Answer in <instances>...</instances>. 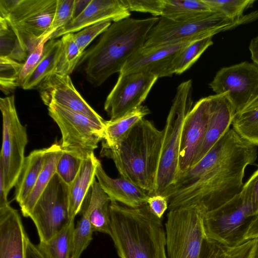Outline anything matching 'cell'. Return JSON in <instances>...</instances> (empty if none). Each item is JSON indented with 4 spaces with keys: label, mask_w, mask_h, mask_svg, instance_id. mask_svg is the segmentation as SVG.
I'll list each match as a JSON object with an SVG mask.
<instances>
[{
    "label": "cell",
    "mask_w": 258,
    "mask_h": 258,
    "mask_svg": "<svg viewBox=\"0 0 258 258\" xmlns=\"http://www.w3.org/2000/svg\"><path fill=\"white\" fill-rule=\"evenodd\" d=\"M209 85L217 94L226 93L239 111L258 96V66L243 61L222 68Z\"/></svg>",
    "instance_id": "4fadbf2b"
},
{
    "label": "cell",
    "mask_w": 258,
    "mask_h": 258,
    "mask_svg": "<svg viewBox=\"0 0 258 258\" xmlns=\"http://www.w3.org/2000/svg\"><path fill=\"white\" fill-rule=\"evenodd\" d=\"M82 161L63 151L57 164L56 174L70 186L79 172Z\"/></svg>",
    "instance_id": "74e56055"
},
{
    "label": "cell",
    "mask_w": 258,
    "mask_h": 258,
    "mask_svg": "<svg viewBox=\"0 0 258 258\" xmlns=\"http://www.w3.org/2000/svg\"><path fill=\"white\" fill-rule=\"evenodd\" d=\"M258 238V213L252 219L244 236L245 241Z\"/></svg>",
    "instance_id": "f6af8a7d"
},
{
    "label": "cell",
    "mask_w": 258,
    "mask_h": 258,
    "mask_svg": "<svg viewBox=\"0 0 258 258\" xmlns=\"http://www.w3.org/2000/svg\"><path fill=\"white\" fill-rule=\"evenodd\" d=\"M208 97L210 115L207 130L191 166L199 162L231 128L236 112L226 93L216 94Z\"/></svg>",
    "instance_id": "d6986e66"
},
{
    "label": "cell",
    "mask_w": 258,
    "mask_h": 258,
    "mask_svg": "<svg viewBox=\"0 0 258 258\" xmlns=\"http://www.w3.org/2000/svg\"><path fill=\"white\" fill-rule=\"evenodd\" d=\"M157 79L147 73L119 74L104 103L109 120L118 119L141 106Z\"/></svg>",
    "instance_id": "5bb4252c"
},
{
    "label": "cell",
    "mask_w": 258,
    "mask_h": 258,
    "mask_svg": "<svg viewBox=\"0 0 258 258\" xmlns=\"http://www.w3.org/2000/svg\"><path fill=\"white\" fill-rule=\"evenodd\" d=\"M48 41L47 39H44L42 41L37 47L28 54L26 60L23 62V66L19 78L20 86H22L25 80L34 70L39 63L43 53L45 44Z\"/></svg>",
    "instance_id": "7bdbcfd3"
},
{
    "label": "cell",
    "mask_w": 258,
    "mask_h": 258,
    "mask_svg": "<svg viewBox=\"0 0 258 258\" xmlns=\"http://www.w3.org/2000/svg\"><path fill=\"white\" fill-rule=\"evenodd\" d=\"M252 258H258V238H255Z\"/></svg>",
    "instance_id": "f907efd6"
},
{
    "label": "cell",
    "mask_w": 258,
    "mask_h": 258,
    "mask_svg": "<svg viewBox=\"0 0 258 258\" xmlns=\"http://www.w3.org/2000/svg\"><path fill=\"white\" fill-rule=\"evenodd\" d=\"M43 103H55L85 115L105 124L106 120L96 112L74 87L70 75L53 72L38 88Z\"/></svg>",
    "instance_id": "2e32d148"
},
{
    "label": "cell",
    "mask_w": 258,
    "mask_h": 258,
    "mask_svg": "<svg viewBox=\"0 0 258 258\" xmlns=\"http://www.w3.org/2000/svg\"><path fill=\"white\" fill-rule=\"evenodd\" d=\"M49 147L34 150L25 157L15 186L14 199L19 206L31 194L43 168Z\"/></svg>",
    "instance_id": "603a6c76"
},
{
    "label": "cell",
    "mask_w": 258,
    "mask_h": 258,
    "mask_svg": "<svg viewBox=\"0 0 258 258\" xmlns=\"http://www.w3.org/2000/svg\"><path fill=\"white\" fill-rule=\"evenodd\" d=\"M111 199L104 191L96 178L89 191L87 208L93 232L110 235L111 221L109 205Z\"/></svg>",
    "instance_id": "cb8c5ba5"
},
{
    "label": "cell",
    "mask_w": 258,
    "mask_h": 258,
    "mask_svg": "<svg viewBox=\"0 0 258 258\" xmlns=\"http://www.w3.org/2000/svg\"><path fill=\"white\" fill-rule=\"evenodd\" d=\"M75 3V0H57L49 37L66 27L73 19Z\"/></svg>",
    "instance_id": "f35d334b"
},
{
    "label": "cell",
    "mask_w": 258,
    "mask_h": 258,
    "mask_svg": "<svg viewBox=\"0 0 258 258\" xmlns=\"http://www.w3.org/2000/svg\"><path fill=\"white\" fill-rule=\"evenodd\" d=\"M0 56L20 62L25 61L28 55L27 51L7 21L2 18H0Z\"/></svg>",
    "instance_id": "1f68e13d"
},
{
    "label": "cell",
    "mask_w": 258,
    "mask_h": 258,
    "mask_svg": "<svg viewBox=\"0 0 258 258\" xmlns=\"http://www.w3.org/2000/svg\"><path fill=\"white\" fill-rule=\"evenodd\" d=\"M3 117V140L0 165L4 170L5 190L8 196L18 180L25 158V149L28 139L16 110L14 95L0 98Z\"/></svg>",
    "instance_id": "30bf717a"
},
{
    "label": "cell",
    "mask_w": 258,
    "mask_h": 258,
    "mask_svg": "<svg viewBox=\"0 0 258 258\" xmlns=\"http://www.w3.org/2000/svg\"><path fill=\"white\" fill-rule=\"evenodd\" d=\"M90 1V0H75L73 19L83 11Z\"/></svg>",
    "instance_id": "681fc988"
},
{
    "label": "cell",
    "mask_w": 258,
    "mask_h": 258,
    "mask_svg": "<svg viewBox=\"0 0 258 258\" xmlns=\"http://www.w3.org/2000/svg\"><path fill=\"white\" fill-rule=\"evenodd\" d=\"M63 153L60 143L49 147L43 168L31 194L20 207L24 217H29L38 200L56 173L58 161Z\"/></svg>",
    "instance_id": "d4e9b609"
},
{
    "label": "cell",
    "mask_w": 258,
    "mask_h": 258,
    "mask_svg": "<svg viewBox=\"0 0 258 258\" xmlns=\"http://www.w3.org/2000/svg\"><path fill=\"white\" fill-rule=\"evenodd\" d=\"M159 18H128L111 24L98 42L84 52L80 60L79 64L85 62L87 80L98 86L119 73L126 60L144 46L149 32Z\"/></svg>",
    "instance_id": "3957f363"
},
{
    "label": "cell",
    "mask_w": 258,
    "mask_h": 258,
    "mask_svg": "<svg viewBox=\"0 0 258 258\" xmlns=\"http://www.w3.org/2000/svg\"><path fill=\"white\" fill-rule=\"evenodd\" d=\"M209 115L208 97L197 101L187 114L182 134L178 177L191 166L203 141Z\"/></svg>",
    "instance_id": "e0dca14e"
},
{
    "label": "cell",
    "mask_w": 258,
    "mask_h": 258,
    "mask_svg": "<svg viewBox=\"0 0 258 258\" xmlns=\"http://www.w3.org/2000/svg\"><path fill=\"white\" fill-rule=\"evenodd\" d=\"M29 239L18 211L0 207V258H25Z\"/></svg>",
    "instance_id": "ffe728a7"
},
{
    "label": "cell",
    "mask_w": 258,
    "mask_h": 258,
    "mask_svg": "<svg viewBox=\"0 0 258 258\" xmlns=\"http://www.w3.org/2000/svg\"><path fill=\"white\" fill-rule=\"evenodd\" d=\"M214 12L235 20L241 18L245 10L251 7L254 0H205Z\"/></svg>",
    "instance_id": "8d00e7d4"
},
{
    "label": "cell",
    "mask_w": 258,
    "mask_h": 258,
    "mask_svg": "<svg viewBox=\"0 0 258 258\" xmlns=\"http://www.w3.org/2000/svg\"><path fill=\"white\" fill-rule=\"evenodd\" d=\"M214 12L205 0H163L162 17L179 21L194 19Z\"/></svg>",
    "instance_id": "4316f807"
},
{
    "label": "cell",
    "mask_w": 258,
    "mask_h": 258,
    "mask_svg": "<svg viewBox=\"0 0 258 258\" xmlns=\"http://www.w3.org/2000/svg\"><path fill=\"white\" fill-rule=\"evenodd\" d=\"M23 62L0 56V89L5 95L20 86L19 78Z\"/></svg>",
    "instance_id": "e575fe53"
},
{
    "label": "cell",
    "mask_w": 258,
    "mask_h": 258,
    "mask_svg": "<svg viewBox=\"0 0 258 258\" xmlns=\"http://www.w3.org/2000/svg\"><path fill=\"white\" fill-rule=\"evenodd\" d=\"M147 204L151 212L159 219H161L165 212L168 209V201L162 195L149 196Z\"/></svg>",
    "instance_id": "ee69618b"
},
{
    "label": "cell",
    "mask_w": 258,
    "mask_h": 258,
    "mask_svg": "<svg viewBox=\"0 0 258 258\" xmlns=\"http://www.w3.org/2000/svg\"><path fill=\"white\" fill-rule=\"evenodd\" d=\"M257 19V11L235 20L218 12L197 19L179 21L161 17L149 32L143 47H157L213 36Z\"/></svg>",
    "instance_id": "52a82bcc"
},
{
    "label": "cell",
    "mask_w": 258,
    "mask_h": 258,
    "mask_svg": "<svg viewBox=\"0 0 258 258\" xmlns=\"http://www.w3.org/2000/svg\"><path fill=\"white\" fill-rule=\"evenodd\" d=\"M130 11L148 13L154 17L162 14L163 0H123Z\"/></svg>",
    "instance_id": "b9f144b4"
},
{
    "label": "cell",
    "mask_w": 258,
    "mask_h": 258,
    "mask_svg": "<svg viewBox=\"0 0 258 258\" xmlns=\"http://www.w3.org/2000/svg\"><path fill=\"white\" fill-rule=\"evenodd\" d=\"M69 187L55 173L34 206L29 217L36 227L39 241H48L71 222Z\"/></svg>",
    "instance_id": "7c38bea8"
},
{
    "label": "cell",
    "mask_w": 258,
    "mask_h": 258,
    "mask_svg": "<svg viewBox=\"0 0 258 258\" xmlns=\"http://www.w3.org/2000/svg\"><path fill=\"white\" fill-rule=\"evenodd\" d=\"M255 239L230 246L205 237L200 258H252Z\"/></svg>",
    "instance_id": "4dcf8cb0"
},
{
    "label": "cell",
    "mask_w": 258,
    "mask_h": 258,
    "mask_svg": "<svg viewBox=\"0 0 258 258\" xmlns=\"http://www.w3.org/2000/svg\"><path fill=\"white\" fill-rule=\"evenodd\" d=\"M57 0H0V18L29 54L42 41L49 40Z\"/></svg>",
    "instance_id": "8992f818"
},
{
    "label": "cell",
    "mask_w": 258,
    "mask_h": 258,
    "mask_svg": "<svg viewBox=\"0 0 258 258\" xmlns=\"http://www.w3.org/2000/svg\"><path fill=\"white\" fill-rule=\"evenodd\" d=\"M213 36L195 40L181 49L174 59L173 74H181L188 69L213 43Z\"/></svg>",
    "instance_id": "836d02e7"
},
{
    "label": "cell",
    "mask_w": 258,
    "mask_h": 258,
    "mask_svg": "<svg viewBox=\"0 0 258 258\" xmlns=\"http://www.w3.org/2000/svg\"><path fill=\"white\" fill-rule=\"evenodd\" d=\"M93 229L86 207L74 231V258H80L92 240Z\"/></svg>",
    "instance_id": "d590c367"
},
{
    "label": "cell",
    "mask_w": 258,
    "mask_h": 258,
    "mask_svg": "<svg viewBox=\"0 0 258 258\" xmlns=\"http://www.w3.org/2000/svg\"><path fill=\"white\" fill-rule=\"evenodd\" d=\"M239 196L244 202L253 208L256 215L258 213V168L244 183Z\"/></svg>",
    "instance_id": "60d3db41"
},
{
    "label": "cell",
    "mask_w": 258,
    "mask_h": 258,
    "mask_svg": "<svg viewBox=\"0 0 258 258\" xmlns=\"http://www.w3.org/2000/svg\"><path fill=\"white\" fill-rule=\"evenodd\" d=\"M60 40V53L54 72L62 75H70L79 64L83 53L75 42L73 33L62 36Z\"/></svg>",
    "instance_id": "d6a6232c"
},
{
    "label": "cell",
    "mask_w": 258,
    "mask_h": 258,
    "mask_svg": "<svg viewBox=\"0 0 258 258\" xmlns=\"http://www.w3.org/2000/svg\"><path fill=\"white\" fill-rule=\"evenodd\" d=\"M111 237L120 258H168L161 219L147 204L131 208L111 201Z\"/></svg>",
    "instance_id": "277c9868"
},
{
    "label": "cell",
    "mask_w": 258,
    "mask_h": 258,
    "mask_svg": "<svg viewBox=\"0 0 258 258\" xmlns=\"http://www.w3.org/2000/svg\"><path fill=\"white\" fill-rule=\"evenodd\" d=\"M255 215L239 194L219 207L205 211V237L224 245H239L246 241L245 234Z\"/></svg>",
    "instance_id": "8fae6325"
},
{
    "label": "cell",
    "mask_w": 258,
    "mask_h": 258,
    "mask_svg": "<svg viewBox=\"0 0 258 258\" xmlns=\"http://www.w3.org/2000/svg\"><path fill=\"white\" fill-rule=\"evenodd\" d=\"M192 81L177 87L167 115L154 195H162L175 183L179 173L180 150L185 118L192 107Z\"/></svg>",
    "instance_id": "5b68a950"
},
{
    "label": "cell",
    "mask_w": 258,
    "mask_h": 258,
    "mask_svg": "<svg viewBox=\"0 0 258 258\" xmlns=\"http://www.w3.org/2000/svg\"><path fill=\"white\" fill-rule=\"evenodd\" d=\"M251 58L254 63L258 66V35L253 38L249 46Z\"/></svg>",
    "instance_id": "c3c4849f"
},
{
    "label": "cell",
    "mask_w": 258,
    "mask_h": 258,
    "mask_svg": "<svg viewBox=\"0 0 258 258\" xmlns=\"http://www.w3.org/2000/svg\"><path fill=\"white\" fill-rule=\"evenodd\" d=\"M257 157V147L231 127L197 164L180 174L163 195L168 209L198 204L209 211L239 195L246 167Z\"/></svg>",
    "instance_id": "6da1fadb"
},
{
    "label": "cell",
    "mask_w": 258,
    "mask_h": 258,
    "mask_svg": "<svg viewBox=\"0 0 258 258\" xmlns=\"http://www.w3.org/2000/svg\"><path fill=\"white\" fill-rule=\"evenodd\" d=\"M48 111L60 131L63 151L82 160L94 154L103 140L106 123L55 103L48 106Z\"/></svg>",
    "instance_id": "9c48e42d"
},
{
    "label": "cell",
    "mask_w": 258,
    "mask_h": 258,
    "mask_svg": "<svg viewBox=\"0 0 258 258\" xmlns=\"http://www.w3.org/2000/svg\"><path fill=\"white\" fill-rule=\"evenodd\" d=\"M130 12L123 0H90L82 13L66 27L51 35L49 40L100 22H115L130 18Z\"/></svg>",
    "instance_id": "ac0fdd59"
},
{
    "label": "cell",
    "mask_w": 258,
    "mask_h": 258,
    "mask_svg": "<svg viewBox=\"0 0 258 258\" xmlns=\"http://www.w3.org/2000/svg\"><path fill=\"white\" fill-rule=\"evenodd\" d=\"M111 24V22L107 21L86 27L77 33H73L74 40L80 50L84 53L86 48L94 38L105 31Z\"/></svg>",
    "instance_id": "ab89813d"
},
{
    "label": "cell",
    "mask_w": 258,
    "mask_h": 258,
    "mask_svg": "<svg viewBox=\"0 0 258 258\" xmlns=\"http://www.w3.org/2000/svg\"><path fill=\"white\" fill-rule=\"evenodd\" d=\"M10 204L5 190L4 174L3 167L0 165V207Z\"/></svg>",
    "instance_id": "7dc6e473"
},
{
    "label": "cell",
    "mask_w": 258,
    "mask_h": 258,
    "mask_svg": "<svg viewBox=\"0 0 258 258\" xmlns=\"http://www.w3.org/2000/svg\"><path fill=\"white\" fill-rule=\"evenodd\" d=\"M205 211L198 204L169 210L165 229L168 258H200L206 237Z\"/></svg>",
    "instance_id": "ba28073f"
},
{
    "label": "cell",
    "mask_w": 258,
    "mask_h": 258,
    "mask_svg": "<svg viewBox=\"0 0 258 258\" xmlns=\"http://www.w3.org/2000/svg\"><path fill=\"white\" fill-rule=\"evenodd\" d=\"M95 176L111 201L131 208H138L147 204L149 196L145 190L120 176L115 178L110 177L99 160L96 167Z\"/></svg>",
    "instance_id": "44dd1931"
},
{
    "label": "cell",
    "mask_w": 258,
    "mask_h": 258,
    "mask_svg": "<svg viewBox=\"0 0 258 258\" xmlns=\"http://www.w3.org/2000/svg\"><path fill=\"white\" fill-rule=\"evenodd\" d=\"M150 113L147 106L138 108L115 121H106L102 144L112 146L121 139L145 116Z\"/></svg>",
    "instance_id": "f546056e"
},
{
    "label": "cell",
    "mask_w": 258,
    "mask_h": 258,
    "mask_svg": "<svg viewBox=\"0 0 258 258\" xmlns=\"http://www.w3.org/2000/svg\"><path fill=\"white\" fill-rule=\"evenodd\" d=\"M99 160L94 154L83 160L79 172L69 187V215L71 221L82 208L92 183Z\"/></svg>",
    "instance_id": "7402d4cb"
},
{
    "label": "cell",
    "mask_w": 258,
    "mask_h": 258,
    "mask_svg": "<svg viewBox=\"0 0 258 258\" xmlns=\"http://www.w3.org/2000/svg\"><path fill=\"white\" fill-rule=\"evenodd\" d=\"M199 39L153 47H142L131 56L123 66L120 74L147 73L158 78L171 77L173 74L175 58L186 46Z\"/></svg>",
    "instance_id": "9a60e30c"
},
{
    "label": "cell",
    "mask_w": 258,
    "mask_h": 258,
    "mask_svg": "<svg viewBox=\"0 0 258 258\" xmlns=\"http://www.w3.org/2000/svg\"><path fill=\"white\" fill-rule=\"evenodd\" d=\"M25 258H45L38 249L37 245L29 239L26 248Z\"/></svg>",
    "instance_id": "bcb514c9"
},
{
    "label": "cell",
    "mask_w": 258,
    "mask_h": 258,
    "mask_svg": "<svg viewBox=\"0 0 258 258\" xmlns=\"http://www.w3.org/2000/svg\"><path fill=\"white\" fill-rule=\"evenodd\" d=\"M163 130L143 118L117 143L102 144L100 155L111 159L120 176L154 195L162 151Z\"/></svg>",
    "instance_id": "7a4b0ae2"
},
{
    "label": "cell",
    "mask_w": 258,
    "mask_h": 258,
    "mask_svg": "<svg viewBox=\"0 0 258 258\" xmlns=\"http://www.w3.org/2000/svg\"><path fill=\"white\" fill-rule=\"evenodd\" d=\"M74 221L45 242L37 246L45 258H74Z\"/></svg>",
    "instance_id": "83f0119b"
},
{
    "label": "cell",
    "mask_w": 258,
    "mask_h": 258,
    "mask_svg": "<svg viewBox=\"0 0 258 258\" xmlns=\"http://www.w3.org/2000/svg\"><path fill=\"white\" fill-rule=\"evenodd\" d=\"M231 126L242 138L258 146V96L236 112Z\"/></svg>",
    "instance_id": "f1b7e54d"
},
{
    "label": "cell",
    "mask_w": 258,
    "mask_h": 258,
    "mask_svg": "<svg viewBox=\"0 0 258 258\" xmlns=\"http://www.w3.org/2000/svg\"><path fill=\"white\" fill-rule=\"evenodd\" d=\"M61 46L60 39H51L45 44L39 63L21 86L23 89H38L45 79L54 72L59 59Z\"/></svg>",
    "instance_id": "484cf974"
}]
</instances>
